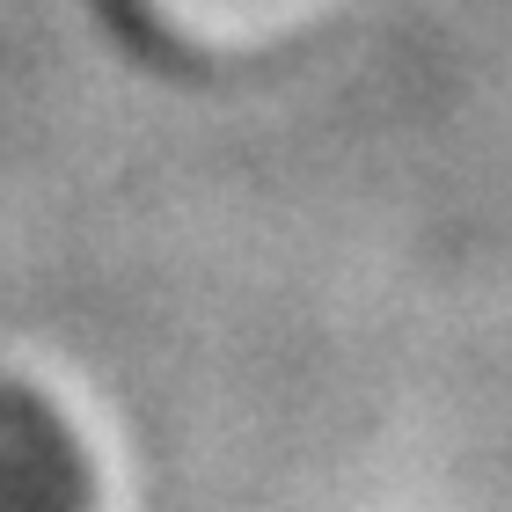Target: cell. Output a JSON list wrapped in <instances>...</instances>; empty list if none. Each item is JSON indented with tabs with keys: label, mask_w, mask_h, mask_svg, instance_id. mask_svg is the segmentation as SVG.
Wrapping results in <instances>:
<instances>
[{
	"label": "cell",
	"mask_w": 512,
	"mask_h": 512,
	"mask_svg": "<svg viewBox=\"0 0 512 512\" xmlns=\"http://www.w3.org/2000/svg\"><path fill=\"white\" fill-rule=\"evenodd\" d=\"M0 512H81V461L52 410L0 395Z\"/></svg>",
	"instance_id": "1"
}]
</instances>
